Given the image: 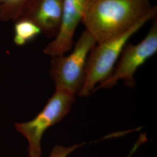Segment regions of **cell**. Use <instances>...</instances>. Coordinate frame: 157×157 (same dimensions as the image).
<instances>
[{"label": "cell", "mask_w": 157, "mask_h": 157, "mask_svg": "<svg viewBox=\"0 0 157 157\" xmlns=\"http://www.w3.org/2000/svg\"><path fill=\"white\" fill-rule=\"evenodd\" d=\"M151 8L150 0H87L82 22L100 44L127 32Z\"/></svg>", "instance_id": "cell-1"}, {"label": "cell", "mask_w": 157, "mask_h": 157, "mask_svg": "<svg viewBox=\"0 0 157 157\" xmlns=\"http://www.w3.org/2000/svg\"><path fill=\"white\" fill-rule=\"evenodd\" d=\"M157 6L125 33L95 45L87 57L83 87L78 95L87 97L94 90L95 85L102 82L112 74L118 57L130 38L150 19L156 17Z\"/></svg>", "instance_id": "cell-2"}, {"label": "cell", "mask_w": 157, "mask_h": 157, "mask_svg": "<svg viewBox=\"0 0 157 157\" xmlns=\"http://www.w3.org/2000/svg\"><path fill=\"white\" fill-rule=\"evenodd\" d=\"M75 95L65 90L56 89L43 109L33 119L14 124L15 129L28 142V157H41V141L45 131L59 123L71 111Z\"/></svg>", "instance_id": "cell-3"}, {"label": "cell", "mask_w": 157, "mask_h": 157, "mask_svg": "<svg viewBox=\"0 0 157 157\" xmlns=\"http://www.w3.org/2000/svg\"><path fill=\"white\" fill-rule=\"evenodd\" d=\"M96 44L92 35L85 30L70 55L52 57L49 73L56 89L79 94L84 83L87 57Z\"/></svg>", "instance_id": "cell-4"}, {"label": "cell", "mask_w": 157, "mask_h": 157, "mask_svg": "<svg viewBox=\"0 0 157 157\" xmlns=\"http://www.w3.org/2000/svg\"><path fill=\"white\" fill-rule=\"evenodd\" d=\"M157 51V19L155 17L151 29L144 39L137 44L128 43L124 46L120 60L111 75L95 89H111L121 79L124 80L126 86L133 87L136 85L133 78L136 71Z\"/></svg>", "instance_id": "cell-5"}, {"label": "cell", "mask_w": 157, "mask_h": 157, "mask_svg": "<svg viewBox=\"0 0 157 157\" xmlns=\"http://www.w3.org/2000/svg\"><path fill=\"white\" fill-rule=\"evenodd\" d=\"M63 4V0H25L16 21H30L45 37L54 39L61 26Z\"/></svg>", "instance_id": "cell-6"}, {"label": "cell", "mask_w": 157, "mask_h": 157, "mask_svg": "<svg viewBox=\"0 0 157 157\" xmlns=\"http://www.w3.org/2000/svg\"><path fill=\"white\" fill-rule=\"evenodd\" d=\"M87 0H63L60 28L56 37L48 43L43 52L51 57L63 56L72 47L73 37L82 22Z\"/></svg>", "instance_id": "cell-7"}, {"label": "cell", "mask_w": 157, "mask_h": 157, "mask_svg": "<svg viewBox=\"0 0 157 157\" xmlns=\"http://www.w3.org/2000/svg\"><path fill=\"white\" fill-rule=\"evenodd\" d=\"M15 44L22 46L33 39L41 33V30L35 24L27 20H19L14 26Z\"/></svg>", "instance_id": "cell-8"}, {"label": "cell", "mask_w": 157, "mask_h": 157, "mask_svg": "<svg viewBox=\"0 0 157 157\" xmlns=\"http://www.w3.org/2000/svg\"><path fill=\"white\" fill-rule=\"evenodd\" d=\"M25 0H19L16 2H2L0 6V21L8 22L17 20L18 12Z\"/></svg>", "instance_id": "cell-9"}, {"label": "cell", "mask_w": 157, "mask_h": 157, "mask_svg": "<svg viewBox=\"0 0 157 157\" xmlns=\"http://www.w3.org/2000/svg\"><path fill=\"white\" fill-rule=\"evenodd\" d=\"M83 144L84 143L76 144L69 147L56 145L52 149L48 157H67L70 154L82 147Z\"/></svg>", "instance_id": "cell-10"}, {"label": "cell", "mask_w": 157, "mask_h": 157, "mask_svg": "<svg viewBox=\"0 0 157 157\" xmlns=\"http://www.w3.org/2000/svg\"><path fill=\"white\" fill-rule=\"evenodd\" d=\"M4 1V0H0V6L1 5V4L2 3V2Z\"/></svg>", "instance_id": "cell-11"}]
</instances>
